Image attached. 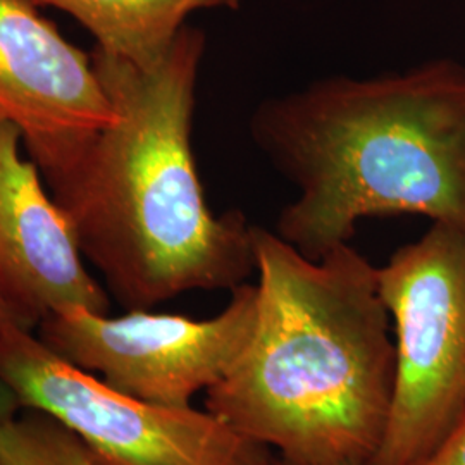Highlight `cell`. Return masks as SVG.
Masks as SVG:
<instances>
[{
  "mask_svg": "<svg viewBox=\"0 0 465 465\" xmlns=\"http://www.w3.org/2000/svg\"><path fill=\"white\" fill-rule=\"evenodd\" d=\"M11 328H23V326L19 324L15 312L9 309V305L5 303V300L0 295V334L7 331V330H11Z\"/></svg>",
  "mask_w": 465,
  "mask_h": 465,
  "instance_id": "4fadbf2b",
  "label": "cell"
},
{
  "mask_svg": "<svg viewBox=\"0 0 465 465\" xmlns=\"http://www.w3.org/2000/svg\"><path fill=\"white\" fill-rule=\"evenodd\" d=\"M250 136L297 188L274 232L309 259L350 243L366 217L419 214L465 224L459 61L319 78L261 102Z\"/></svg>",
  "mask_w": 465,
  "mask_h": 465,
  "instance_id": "3957f363",
  "label": "cell"
},
{
  "mask_svg": "<svg viewBox=\"0 0 465 465\" xmlns=\"http://www.w3.org/2000/svg\"><path fill=\"white\" fill-rule=\"evenodd\" d=\"M257 314V284L243 282L211 319L71 311L47 317L38 326V338L73 366L126 395L184 409L197 393L228 376L249 347Z\"/></svg>",
  "mask_w": 465,
  "mask_h": 465,
  "instance_id": "8992f818",
  "label": "cell"
},
{
  "mask_svg": "<svg viewBox=\"0 0 465 465\" xmlns=\"http://www.w3.org/2000/svg\"><path fill=\"white\" fill-rule=\"evenodd\" d=\"M378 278L395 376L381 445L367 465H414L465 417V224L434 221Z\"/></svg>",
  "mask_w": 465,
  "mask_h": 465,
  "instance_id": "277c9868",
  "label": "cell"
},
{
  "mask_svg": "<svg viewBox=\"0 0 465 465\" xmlns=\"http://www.w3.org/2000/svg\"><path fill=\"white\" fill-rule=\"evenodd\" d=\"M259 314L249 347L205 391V411L302 464L367 465L395 376L378 267L350 243L309 259L253 226Z\"/></svg>",
  "mask_w": 465,
  "mask_h": 465,
  "instance_id": "7a4b0ae2",
  "label": "cell"
},
{
  "mask_svg": "<svg viewBox=\"0 0 465 465\" xmlns=\"http://www.w3.org/2000/svg\"><path fill=\"white\" fill-rule=\"evenodd\" d=\"M414 465H465V417L430 455Z\"/></svg>",
  "mask_w": 465,
  "mask_h": 465,
  "instance_id": "8fae6325",
  "label": "cell"
},
{
  "mask_svg": "<svg viewBox=\"0 0 465 465\" xmlns=\"http://www.w3.org/2000/svg\"><path fill=\"white\" fill-rule=\"evenodd\" d=\"M55 7L82 23L100 50L149 66L159 61L200 9H238L240 0H28Z\"/></svg>",
  "mask_w": 465,
  "mask_h": 465,
  "instance_id": "9c48e42d",
  "label": "cell"
},
{
  "mask_svg": "<svg viewBox=\"0 0 465 465\" xmlns=\"http://www.w3.org/2000/svg\"><path fill=\"white\" fill-rule=\"evenodd\" d=\"M205 35L184 25L149 66L92 50L114 119L49 184L82 255L126 311L195 290H230L255 272L253 224L203 195L192 126Z\"/></svg>",
  "mask_w": 465,
  "mask_h": 465,
  "instance_id": "6da1fadb",
  "label": "cell"
},
{
  "mask_svg": "<svg viewBox=\"0 0 465 465\" xmlns=\"http://www.w3.org/2000/svg\"><path fill=\"white\" fill-rule=\"evenodd\" d=\"M21 143L16 126L0 123V295L30 331L71 311L109 314L107 292L86 271L66 214Z\"/></svg>",
  "mask_w": 465,
  "mask_h": 465,
  "instance_id": "ba28073f",
  "label": "cell"
},
{
  "mask_svg": "<svg viewBox=\"0 0 465 465\" xmlns=\"http://www.w3.org/2000/svg\"><path fill=\"white\" fill-rule=\"evenodd\" d=\"M113 119L92 55L28 0H0V123L16 126L47 183Z\"/></svg>",
  "mask_w": 465,
  "mask_h": 465,
  "instance_id": "52a82bcc",
  "label": "cell"
},
{
  "mask_svg": "<svg viewBox=\"0 0 465 465\" xmlns=\"http://www.w3.org/2000/svg\"><path fill=\"white\" fill-rule=\"evenodd\" d=\"M0 465H95L84 443L52 417L25 411L0 434Z\"/></svg>",
  "mask_w": 465,
  "mask_h": 465,
  "instance_id": "30bf717a",
  "label": "cell"
},
{
  "mask_svg": "<svg viewBox=\"0 0 465 465\" xmlns=\"http://www.w3.org/2000/svg\"><path fill=\"white\" fill-rule=\"evenodd\" d=\"M271 465H341V464H302V462H293V460H288V459H282L280 455L274 453V459Z\"/></svg>",
  "mask_w": 465,
  "mask_h": 465,
  "instance_id": "5bb4252c",
  "label": "cell"
},
{
  "mask_svg": "<svg viewBox=\"0 0 465 465\" xmlns=\"http://www.w3.org/2000/svg\"><path fill=\"white\" fill-rule=\"evenodd\" d=\"M0 378L25 411L52 417L95 465H271L274 453L209 411L136 399L54 353L34 331L0 334Z\"/></svg>",
  "mask_w": 465,
  "mask_h": 465,
  "instance_id": "5b68a950",
  "label": "cell"
},
{
  "mask_svg": "<svg viewBox=\"0 0 465 465\" xmlns=\"http://www.w3.org/2000/svg\"><path fill=\"white\" fill-rule=\"evenodd\" d=\"M25 412V407L16 391L0 378V434L5 431L17 417Z\"/></svg>",
  "mask_w": 465,
  "mask_h": 465,
  "instance_id": "7c38bea8",
  "label": "cell"
}]
</instances>
